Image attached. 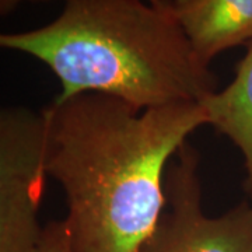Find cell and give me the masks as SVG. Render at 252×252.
<instances>
[{"instance_id":"obj_1","label":"cell","mask_w":252,"mask_h":252,"mask_svg":"<svg viewBox=\"0 0 252 252\" xmlns=\"http://www.w3.org/2000/svg\"><path fill=\"white\" fill-rule=\"evenodd\" d=\"M45 118L46 174L66 195L73 252H139L167 206L168 161L200 126L202 102L140 111L102 94L55 99Z\"/></svg>"},{"instance_id":"obj_2","label":"cell","mask_w":252,"mask_h":252,"mask_svg":"<svg viewBox=\"0 0 252 252\" xmlns=\"http://www.w3.org/2000/svg\"><path fill=\"white\" fill-rule=\"evenodd\" d=\"M0 46L46 64L62 87L56 99L102 94L144 111L203 102L217 91L171 0H64L54 21L1 34Z\"/></svg>"},{"instance_id":"obj_3","label":"cell","mask_w":252,"mask_h":252,"mask_svg":"<svg viewBox=\"0 0 252 252\" xmlns=\"http://www.w3.org/2000/svg\"><path fill=\"white\" fill-rule=\"evenodd\" d=\"M45 118L26 108L0 115V252H36L46 178Z\"/></svg>"},{"instance_id":"obj_4","label":"cell","mask_w":252,"mask_h":252,"mask_svg":"<svg viewBox=\"0 0 252 252\" xmlns=\"http://www.w3.org/2000/svg\"><path fill=\"white\" fill-rule=\"evenodd\" d=\"M199 153L187 142L167 170V206L139 252H252V206L243 202L217 217L202 209Z\"/></svg>"},{"instance_id":"obj_5","label":"cell","mask_w":252,"mask_h":252,"mask_svg":"<svg viewBox=\"0 0 252 252\" xmlns=\"http://www.w3.org/2000/svg\"><path fill=\"white\" fill-rule=\"evenodd\" d=\"M174 14L199 61L252 42V0H171Z\"/></svg>"},{"instance_id":"obj_6","label":"cell","mask_w":252,"mask_h":252,"mask_svg":"<svg viewBox=\"0 0 252 252\" xmlns=\"http://www.w3.org/2000/svg\"><path fill=\"white\" fill-rule=\"evenodd\" d=\"M202 104L209 125L238 147L248 178H252V42L243 61L237 64L233 81Z\"/></svg>"},{"instance_id":"obj_7","label":"cell","mask_w":252,"mask_h":252,"mask_svg":"<svg viewBox=\"0 0 252 252\" xmlns=\"http://www.w3.org/2000/svg\"><path fill=\"white\" fill-rule=\"evenodd\" d=\"M36 252H73L64 220L46 225Z\"/></svg>"},{"instance_id":"obj_8","label":"cell","mask_w":252,"mask_h":252,"mask_svg":"<svg viewBox=\"0 0 252 252\" xmlns=\"http://www.w3.org/2000/svg\"><path fill=\"white\" fill-rule=\"evenodd\" d=\"M27 1H49V0H0V14L6 16V14L11 13L17 6H20L21 3H27ZM149 1L158 3L161 0H149Z\"/></svg>"},{"instance_id":"obj_9","label":"cell","mask_w":252,"mask_h":252,"mask_svg":"<svg viewBox=\"0 0 252 252\" xmlns=\"http://www.w3.org/2000/svg\"><path fill=\"white\" fill-rule=\"evenodd\" d=\"M244 189L248 195V199H250V203L252 206V178H247V181L244 182Z\"/></svg>"}]
</instances>
